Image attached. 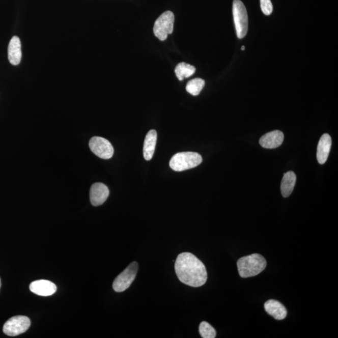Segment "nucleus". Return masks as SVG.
<instances>
[{
    "label": "nucleus",
    "mask_w": 338,
    "mask_h": 338,
    "mask_svg": "<svg viewBox=\"0 0 338 338\" xmlns=\"http://www.w3.org/2000/svg\"><path fill=\"white\" fill-rule=\"evenodd\" d=\"M175 270L179 280L191 287H201L208 279V272L203 262L190 252L177 256Z\"/></svg>",
    "instance_id": "1"
},
{
    "label": "nucleus",
    "mask_w": 338,
    "mask_h": 338,
    "mask_svg": "<svg viewBox=\"0 0 338 338\" xmlns=\"http://www.w3.org/2000/svg\"><path fill=\"white\" fill-rule=\"evenodd\" d=\"M237 265L240 276L247 278L260 274L266 269L267 263L263 256L253 254L239 259Z\"/></svg>",
    "instance_id": "2"
},
{
    "label": "nucleus",
    "mask_w": 338,
    "mask_h": 338,
    "mask_svg": "<svg viewBox=\"0 0 338 338\" xmlns=\"http://www.w3.org/2000/svg\"><path fill=\"white\" fill-rule=\"evenodd\" d=\"M203 162V157L196 152H180L174 155L171 159L170 167L173 170L182 172L197 167Z\"/></svg>",
    "instance_id": "3"
},
{
    "label": "nucleus",
    "mask_w": 338,
    "mask_h": 338,
    "mask_svg": "<svg viewBox=\"0 0 338 338\" xmlns=\"http://www.w3.org/2000/svg\"><path fill=\"white\" fill-rule=\"evenodd\" d=\"M233 13L237 36L242 39L248 31V16L246 7L241 0H234Z\"/></svg>",
    "instance_id": "4"
},
{
    "label": "nucleus",
    "mask_w": 338,
    "mask_h": 338,
    "mask_svg": "<svg viewBox=\"0 0 338 338\" xmlns=\"http://www.w3.org/2000/svg\"><path fill=\"white\" fill-rule=\"evenodd\" d=\"M174 20L175 17L171 11L163 13L154 24V33L155 37L161 41L167 39L168 35L173 34Z\"/></svg>",
    "instance_id": "5"
},
{
    "label": "nucleus",
    "mask_w": 338,
    "mask_h": 338,
    "mask_svg": "<svg viewBox=\"0 0 338 338\" xmlns=\"http://www.w3.org/2000/svg\"><path fill=\"white\" fill-rule=\"evenodd\" d=\"M138 269L137 262H133L122 273L116 278L113 283L114 290L117 293L124 292L129 288L135 279Z\"/></svg>",
    "instance_id": "6"
},
{
    "label": "nucleus",
    "mask_w": 338,
    "mask_h": 338,
    "mask_svg": "<svg viewBox=\"0 0 338 338\" xmlns=\"http://www.w3.org/2000/svg\"><path fill=\"white\" fill-rule=\"evenodd\" d=\"M31 324V320L26 316H16L5 323L3 331L8 336H18L28 330Z\"/></svg>",
    "instance_id": "7"
},
{
    "label": "nucleus",
    "mask_w": 338,
    "mask_h": 338,
    "mask_svg": "<svg viewBox=\"0 0 338 338\" xmlns=\"http://www.w3.org/2000/svg\"><path fill=\"white\" fill-rule=\"evenodd\" d=\"M92 152L103 159H110L113 157L114 149L112 145L107 139L100 137H94L89 142Z\"/></svg>",
    "instance_id": "8"
},
{
    "label": "nucleus",
    "mask_w": 338,
    "mask_h": 338,
    "mask_svg": "<svg viewBox=\"0 0 338 338\" xmlns=\"http://www.w3.org/2000/svg\"><path fill=\"white\" fill-rule=\"evenodd\" d=\"M108 188L102 183H95L90 190V199L93 206H99L105 203L109 196Z\"/></svg>",
    "instance_id": "9"
},
{
    "label": "nucleus",
    "mask_w": 338,
    "mask_h": 338,
    "mask_svg": "<svg viewBox=\"0 0 338 338\" xmlns=\"http://www.w3.org/2000/svg\"><path fill=\"white\" fill-rule=\"evenodd\" d=\"M30 290L33 293L41 296H50L56 293L57 288L48 280H37L31 283Z\"/></svg>",
    "instance_id": "10"
},
{
    "label": "nucleus",
    "mask_w": 338,
    "mask_h": 338,
    "mask_svg": "<svg viewBox=\"0 0 338 338\" xmlns=\"http://www.w3.org/2000/svg\"><path fill=\"white\" fill-rule=\"evenodd\" d=\"M284 134L279 130H274L266 133L260 138V145L265 149H276L281 146L284 141Z\"/></svg>",
    "instance_id": "11"
},
{
    "label": "nucleus",
    "mask_w": 338,
    "mask_h": 338,
    "mask_svg": "<svg viewBox=\"0 0 338 338\" xmlns=\"http://www.w3.org/2000/svg\"><path fill=\"white\" fill-rule=\"evenodd\" d=\"M331 144V136L328 133H324L319 141L317 149V159L320 164H324L328 160Z\"/></svg>",
    "instance_id": "12"
},
{
    "label": "nucleus",
    "mask_w": 338,
    "mask_h": 338,
    "mask_svg": "<svg viewBox=\"0 0 338 338\" xmlns=\"http://www.w3.org/2000/svg\"><path fill=\"white\" fill-rule=\"evenodd\" d=\"M266 312L277 320H283L287 316V310L280 302L271 299L264 304Z\"/></svg>",
    "instance_id": "13"
},
{
    "label": "nucleus",
    "mask_w": 338,
    "mask_h": 338,
    "mask_svg": "<svg viewBox=\"0 0 338 338\" xmlns=\"http://www.w3.org/2000/svg\"><path fill=\"white\" fill-rule=\"evenodd\" d=\"M8 60L11 64L17 65L21 59V46L20 39L15 36L11 39L8 49Z\"/></svg>",
    "instance_id": "14"
},
{
    "label": "nucleus",
    "mask_w": 338,
    "mask_h": 338,
    "mask_svg": "<svg viewBox=\"0 0 338 338\" xmlns=\"http://www.w3.org/2000/svg\"><path fill=\"white\" fill-rule=\"evenodd\" d=\"M157 133L155 130H150L146 135L144 144V157L150 160L153 157L155 146L157 144Z\"/></svg>",
    "instance_id": "15"
},
{
    "label": "nucleus",
    "mask_w": 338,
    "mask_h": 338,
    "mask_svg": "<svg viewBox=\"0 0 338 338\" xmlns=\"http://www.w3.org/2000/svg\"><path fill=\"white\" fill-rule=\"evenodd\" d=\"M296 182V174L293 171H289L284 174L282 179L280 190L283 197L288 198L292 193Z\"/></svg>",
    "instance_id": "16"
},
{
    "label": "nucleus",
    "mask_w": 338,
    "mask_h": 338,
    "mask_svg": "<svg viewBox=\"0 0 338 338\" xmlns=\"http://www.w3.org/2000/svg\"><path fill=\"white\" fill-rule=\"evenodd\" d=\"M195 72V67L185 62L180 63L177 65L175 69L176 75L180 81L183 80L184 78L191 77L192 75L194 74Z\"/></svg>",
    "instance_id": "17"
},
{
    "label": "nucleus",
    "mask_w": 338,
    "mask_h": 338,
    "mask_svg": "<svg viewBox=\"0 0 338 338\" xmlns=\"http://www.w3.org/2000/svg\"><path fill=\"white\" fill-rule=\"evenodd\" d=\"M204 86H205V81L203 79L200 78L192 79L187 83L186 91L193 96H197L200 94Z\"/></svg>",
    "instance_id": "18"
},
{
    "label": "nucleus",
    "mask_w": 338,
    "mask_h": 338,
    "mask_svg": "<svg viewBox=\"0 0 338 338\" xmlns=\"http://www.w3.org/2000/svg\"><path fill=\"white\" fill-rule=\"evenodd\" d=\"M200 332L201 336L203 338H215L216 336V331L211 324L206 321H203L200 325Z\"/></svg>",
    "instance_id": "19"
},
{
    "label": "nucleus",
    "mask_w": 338,
    "mask_h": 338,
    "mask_svg": "<svg viewBox=\"0 0 338 338\" xmlns=\"http://www.w3.org/2000/svg\"><path fill=\"white\" fill-rule=\"evenodd\" d=\"M262 12L264 15H270L273 10L271 0H260Z\"/></svg>",
    "instance_id": "20"
},
{
    "label": "nucleus",
    "mask_w": 338,
    "mask_h": 338,
    "mask_svg": "<svg viewBox=\"0 0 338 338\" xmlns=\"http://www.w3.org/2000/svg\"><path fill=\"white\" fill-rule=\"evenodd\" d=\"M241 50H245L244 46H242Z\"/></svg>",
    "instance_id": "21"
},
{
    "label": "nucleus",
    "mask_w": 338,
    "mask_h": 338,
    "mask_svg": "<svg viewBox=\"0 0 338 338\" xmlns=\"http://www.w3.org/2000/svg\"><path fill=\"white\" fill-rule=\"evenodd\" d=\"M1 286H2L1 279H0V288H1Z\"/></svg>",
    "instance_id": "22"
}]
</instances>
